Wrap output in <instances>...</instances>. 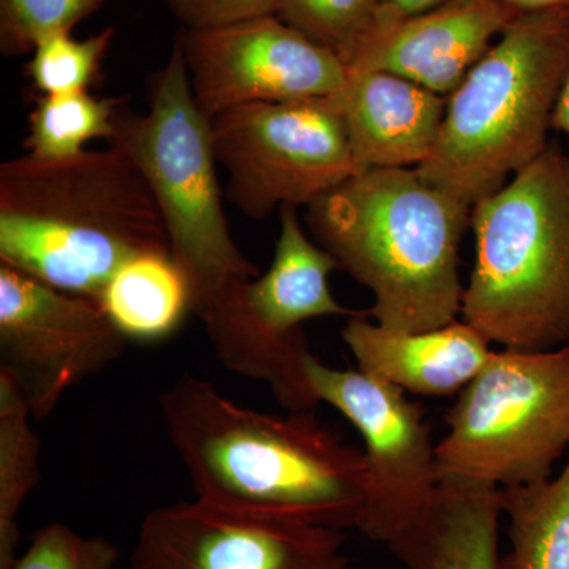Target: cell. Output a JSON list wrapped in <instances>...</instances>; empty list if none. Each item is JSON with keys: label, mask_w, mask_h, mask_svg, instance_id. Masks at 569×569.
<instances>
[{"label": "cell", "mask_w": 569, "mask_h": 569, "mask_svg": "<svg viewBox=\"0 0 569 569\" xmlns=\"http://www.w3.org/2000/svg\"><path fill=\"white\" fill-rule=\"evenodd\" d=\"M31 418L21 388L0 370V569L18 560V515L40 479V441Z\"/></svg>", "instance_id": "cell-20"}, {"label": "cell", "mask_w": 569, "mask_h": 569, "mask_svg": "<svg viewBox=\"0 0 569 569\" xmlns=\"http://www.w3.org/2000/svg\"><path fill=\"white\" fill-rule=\"evenodd\" d=\"M99 305L123 336L162 339L190 310L189 284L170 254L146 253L111 277Z\"/></svg>", "instance_id": "cell-18"}, {"label": "cell", "mask_w": 569, "mask_h": 569, "mask_svg": "<svg viewBox=\"0 0 569 569\" xmlns=\"http://www.w3.org/2000/svg\"><path fill=\"white\" fill-rule=\"evenodd\" d=\"M159 407L197 500L241 515L358 530L367 498L365 452L316 411L260 413L190 373L160 396Z\"/></svg>", "instance_id": "cell-1"}, {"label": "cell", "mask_w": 569, "mask_h": 569, "mask_svg": "<svg viewBox=\"0 0 569 569\" xmlns=\"http://www.w3.org/2000/svg\"><path fill=\"white\" fill-rule=\"evenodd\" d=\"M114 32V28H107L86 40L58 33L41 41L28 66L33 86L43 96L86 91L99 74Z\"/></svg>", "instance_id": "cell-23"}, {"label": "cell", "mask_w": 569, "mask_h": 569, "mask_svg": "<svg viewBox=\"0 0 569 569\" xmlns=\"http://www.w3.org/2000/svg\"><path fill=\"white\" fill-rule=\"evenodd\" d=\"M194 102L212 119L253 103L328 99L346 86L348 69L335 51L277 14L178 39Z\"/></svg>", "instance_id": "cell-11"}, {"label": "cell", "mask_w": 569, "mask_h": 569, "mask_svg": "<svg viewBox=\"0 0 569 569\" xmlns=\"http://www.w3.org/2000/svg\"><path fill=\"white\" fill-rule=\"evenodd\" d=\"M104 0H0V51L33 52L41 41L71 33L78 22L100 10Z\"/></svg>", "instance_id": "cell-24"}, {"label": "cell", "mask_w": 569, "mask_h": 569, "mask_svg": "<svg viewBox=\"0 0 569 569\" xmlns=\"http://www.w3.org/2000/svg\"><path fill=\"white\" fill-rule=\"evenodd\" d=\"M274 260L257 279L241 283L247 312L277 339L305 337L302 323L313 318L355 316L340 306L329 288V274L340 269L328 250L310 241L299 223L296 206H282Z\"/></svg>", "instance_id": "cell-16"}, {"label": "cell", "mask_w": 569, "mask_h": 569, "mask_svg": "<svg viewBox=\"0 0 569 569\" xmlns=\"http://www.w3.org/2000/svg\"><path fill=\"white\" fill-rule=\"evenodd\" d=\"M331 99L346 123L358 173L426 162L448 102L388 71H348L346 86Z\"/></svg>", "instance_id": "cell-14"}, {"label": "cell", "mask_w": 569, "mask_h": 569, "mask_svg": "<svg viewBox=\"0 0 569 569\" xmlns=\"http://www.w3.org/2000/svg\"><path fill=\"white\" fill-rule=\"evenodd\" d=\"M189 31L224 28L277 13L279 0H164Z\"/></svg>", "instance_id": "cell-26"}, {"label": "cell", "mask_w": 569, "mask_h": 569, "mask_svg": "<svg viewBox=\"0 0 569 569\" xmlns=\"http://www.w3.org/2000/svg\"><path fill=\"white\" fill-rule=\"evenodd\" d=\"M170 254L151 190L121 149L0 167V263L99 302L133 258Z\"/></svg>", "instance_id": "cell-2"}, {"label": "cell", "mask_w": 569, "mask_h": 569, "mask_svg": "<svg viewBox=\"0 0 569 569\" xmlns=\"http://www.w3.org/2000/svg\"><path fill=\"white\" fill-rule=\"evenodd\" d=\"M477 260L462 321L505 350L569 342V153L559 142L471 208Z\"/></svg>", "instance_id": "cell-5"}, {"label": "cell", "mask_w": 569, "mask_h": 569, "mask_svg": "<svg viewBox=\"0 0 569 569\" xmlns=\"http://www.w3.org/2000/svg\"><path fill=\"white\" fill-rule=\"evenodd\" d=\"M118 549L103 538H86L61 522L33 535L31 546L11 569H112Z\"/></svg>", "instance_id": "cell-25"}, {"label": "cell", "mask_w": 569, "mask_h": 569, "mask_svg": "<svg viewBox=\"0 0 569 569\" xmlns=\"http://www.w3.org/2000/svg\"><path fill=\"white\" fill-rule=\"evenodd\" d=\"M438 482L531 485L569 451V347L492 351L447 415Z\"/></svg>", "instance_id": "cell-7"}, {"label": "cell", "mask_w": 569, "mask_h": 569, "mask_svg": "<svg viewBox=\"0 0 569 569\" xmlns=\"http://www.w3.org/2000/svg\"><path fill=\"white\" fill-rule=\"evenodd\" d=\"M306 370L318 400L339 410L365 441L367 498L358 530L389 546L421 519L440 485L425 408L395 385L332 369L313 353Z\"/></svg>", "instance_id": "cell-9"}, {"label": "cell", "mask_w": 569, "mask_h": 569, "mask_svg": "<svg viewBox=\"0 0 569 569\" xmlns=\"http://www.w3.org/2000/svg\"><path fill=\"white\" fill-rule=\"evenodd\" d=\"M126 340L99 302L0 263V370L33 419L50 417L70 388L121 358Z\"/></svg>", "instance_id": "cell-10"}, {"label": "cell", "mask_w": 569, "mask_h": 569, "mask_svg": "<svg viewBox=\"0 0 569 569\" xmlns=\"http://www.w3.org/2000/svg\"><path fill=\"white\" fill-rule=\"evenodd\" d=\"M380 0H279L277 17L320 47L335 51L343 63L372 36Z\"/></svg>", "instance_id": "cell-22"}, {"label": "cell", "mask_w": 569, "mask_h": 569, "mask_svg": "<svg viewBox=\"0 0 569 569\" xmlns=\"http://www.w3.org/2000/svg\"><path fill=\"white\" fill-rule=\"evenodd\" d=\"M211 127L228 201L249 219L316 203L358 174L331 97L246 104L213 116Z\"/></svg>", "instance_id": "cell-8"}, {"label": "cell", "mask_w": 569, "mask_h": 569, "mask_svg": "<svg viewBox=\"0 0 569 569\" xmlns=\"http://www.w3.org/2000/svg\"><path fill=\"white\" fill-rule=\"evenodd\" d=\"M307 223L339 268L369 288L367 313L376 323L425 332L456 321L471 206L427 182L417 168L355 174L309 206Z\"/></svg>", "instance_id": "cell-3"}, {"label": "cell", "mask_w": 569, "mask_h": 569, "mask_svg": "<svg viewBox=\"0 0 569 569\" xmlns=\"http://www.w3.org/2000/svg\"><path fill=\"white\" fill-rule=\"evenodd\" d=\"M121 99H99L88 91L43 96L29 116L24 146L41 159H66L84 152L86 142L111 141Z\"/></svg>", "instance_id": "cell-21"}, {"label": "cell", "mask_w": 569, "mask_h": 569, "mask_svg": "<svg viewBox=\"0 0 569 569\" xmlns=\"http://www.w3.org/2000/svg\"><path fill=\"white\" fill-rule=\"evenodd\" d=\"M348 317L342 339L359 372L418 396L462 391L489 361L490 342L466 321L425 332L392 331L367 318Z\"/></svg>", "instance_id": "cell-15"}, {"label": "cell", "mask_w": 569, "mask_h": 569, "mask_svg": "<svg viewBox=\"0 0 569 569\" xmlns=\"http://www.w3.org/2000/svg\"><path fill=\"white\" fill-rule=\"evenodd\" d=\"M509 549L498 569H569V458L559 477L500 489Z\"/></svg>", "instance_id": "cell-19"}, {"label": "cell", "mask_w": 569, "mask_h": 569, "mask_svg": "<svg viewBox=\"0 0 569 569\" xmlns=\"http://www.w3.org/2000/svg\"><path fill=\"white\" fill-rule=\"evenodd\" d=\"M110 142L132 159L151 190L193 313L200 317L231 283L260 276L230 233L211 119L194 102L178 41L153 81L149 112L118 114Z\"/></svg>", "instance_id": "cell-6"}, {"label": "cell", "mask_w": 569, "mask_h": 569, "mask_svg": "<svg viewBox=\"0 0 569 569\" xmlns=\"http://www.w3.org/2000/svg\"><path fill=\"white\" fill-rule=\"evenodd\" d=\"M569 73V9L526 11L448 97L421 178L477 204L548 148Z\"/></svg>", "instance_id": "cell-4"}, {"label": "cell", "mask_w": 569, "mask_h": 569, "mask_svg": "<svg viewBox=\"0 0 569 569\" xmlns=\"http://www.w3.org/2000/svg\"><path fill=\"white\" fill-rule=\"evenodd\" d=\"M500 489L440 482L415 526L388 546L406 569H498Z\"/></svg>", "instance_id": "cell-17"}, {"label": "cell", "mask_w": 569, "mask_h": 569, "mask_svg": "<svg viewBox=\"0 0 569 569\" xmlns=\"http://www.w3.org/2000/svg\"><path fill=\"white\" fill-rule=\"evenodd\" d=\"M552 129L567 133L569 137V73L567 81H565L563 91L560 93L556 112H553Z\"/></svg>", "instance_id": "cell-29"}, {"label": "cell", "mask_w": 569, "mask_h": 569, "mask_svg": "<svg viewBox=\"0 0 569 569\" xmlns=\"http://www.w3.org/2000/svg\"><path fill=\"white\" fill-rule=\"evenodd\" d=\"M343 530L182 501L142 520L130 569H350Z\"/></svg>", "instance_id": "cell-12"}, {"label": "cell", "mask_w": 569, "mask_h": 569, "mask_svg": "<svg viewBox=\"0 0 569 569\" xmlns=\"http://www.w3.org/2000/svg\"><path fill=\"white\" fill-rule=\"evenodd\" d=\"M518 14L501 0H448L370 37L347 69L388 71L449 97Z\"/></svg>", "instance_id": "cell-13"}, {"label": "cell", "mask_w": 569, "mask_h": 569, "mask_svg": "<svg viewBox=\"0 0 569 569\" xmlns=\"http://www.w3.org/2000/svg\"><path fill=\"white\" fill-rule=\"evenodd\" d=\"M445 2H448V0H380V13H378V21L372 36L391 28L396 22L437 9L438 6Z\"/></svg>", "instance_id": "cell-27"}, {"label": "cell", "mask_w": 569, "mask_h": 569, "mask_svg": "<svg viewBox=\"0 0 569 569\" xmlns=\"http://www.w3.org/2000/svg\"><path fill=\"white\" fill-rule=\"evenodd\" d=\"M518 11V13H526V11L552 10V9H569V0H501Z\"/></svg>", "instance_id": "cell-28"}]
</instances>
